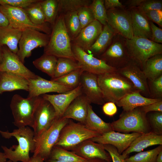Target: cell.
Returning a JSON list of instances; mask_svg holds the SVG:
<instances>
[{
  "label": "cell",
  "instance_id": "obj_1",
  "mask_svg": "<svg viewBox=\"0 0 162 162\" xmlns=\"http://www.w3.org/2000/svg\"><path fill=\"white\" fill-rule=\"evenodd\" d=\"M0 134L6 139L14 137L18 142V145L10 148L2 146L7 159L12 162H28L29 160V152H34L35 146L34 132L30 127L18 128L11 132L0 130Z\"/></svg>",
  "mask_w": 162,
  "mask_h": 162
},
{
  "label": "cell",
  "instance_id": "obj_2",
  "mask_svg": "<svg viewBox=\"0 0 162 162\" xmlns=\"http://www.w3.org/2000/svg\"><path fill=\"white\" fill-rule=\"evenodd\" d=\"M44 53L57 58H66L76 60L72 50L71 40L66 28L63 14H58L52 27L50 40L44 47Z\"/></svg>",
  "mask_w": 162,
  "mask_h": 162
},
{
  "label": "cell",
  "instance_id": "obj_3",
  "mask_svg": "<svg viewBox=\"0 0 162 162\" xmlns=\"http://www.w3.org/2000/svg\"><path fill=\"white\" fill-rule=\"evenodd\" d=\"M98 81L105 103L115 104L127 94L139 92L130 81L117 72L98 75Z\"/></svg>",
  "mask_w": 162,
  "mask_h": 162
},
{
  "label": "cell",
  "instance_id": "obj_4",
  "mask_svg": "<svg viewBox=\"0 0 162 162\" xmlns=\"http://www.w3.org/2000/svg\"><path fill=\"white\" fill-rule=\"evenodd\" d=\"M41 98L40 96L25 98L18 94L13 95L10 107L15 126L18 128L26 126L32 128L35 112Z\"/></svg>",
  "mask_w": 162,
  "mask_h": 162
},
{
  "label": "cell",
  "instance_id": "obj_5",
  "mask_svg": "<svg viewBox=\"0 0 162 162\" xmlns=\"http://www.w3.org/2000/svg\"><path fill=\"white\" fill-rule=\"evenodd\" d=\"M111 124L114 131L124 133L132 132L142 134L151 131L146 114L141 107L123 111L118 120Z\"/></svg>",
  "mask_w": 162,
  "mask_h": 162
},
{
  "label": "cell",
  "instance_id": "obj_6",
  "mask_svg": "<svg viewBox=\"0 0 162 162\" xmlns=\"http://www.w3.org/2000/svg\"><path fill=\"white\" fill-rule=\"evenodd\" d=\"M127 50L131 60L142 70L146 61L155 55L162 54V44L147 38L134 36L126 39Z\"/></svg>",
  "mask_w": 162,
  "mask_h": 162
},
{
  "label": "cell",
  "instance_id": "obj_7",
  "mask_svg": "<svg viewBox=\"0 0 162 162\" xmlns=\"http://www.w3.org/2000/svg\"><path fill=\"white\" fill-rule=\"evenodd\" d=\"M100 135L88 129L83 124L69 120L62 129L55 146L71 150L83 141Z\"/></svg>",
  "mask_w": 162,
  "mask_h": 162
},
{
  "label": "cell",
  "instance_id": "obj_8",
  "mask_svg": "<svg viewBox=\"0 0 162 162\" xmlns=\"http://www.w3.org/2000/svg\"><path fill=\"white\" fill-rule=\"evenodd\" d=\"M69 120L62 117L57 118L49 128L34 140L35 149L33 156L39 155L44 161L49 159L51 151L58 140L62 129Z\"/></svg>",
  "mask_w": 162,
  "mask_h": 162
},
{
  "label": "cell",
  "instance_id": "obj_9",
  "mask_svg": "<svg viewBox=\"0 0 162 162\" xmlns=\"http://www.w3.org/2000/svg\"><path fill=\"white\" fill-rule=\"evenodd\" d=\"M117 70L127 64L131 60L126 43V39L116 34L105 51L98 58Z\"/></svg>",
  "mask_w": 162,
  "mask_h": 162
},
{
  "label": "cell",
  "instance_id": "obj_10",
  "mask_svg": "<svg viewBox=\"0 0 162 162\" xmlns=\"http://www.w3.org/2000/svg\"><path fill=\"white\" fill-rule=\"evenodd\" d=\"M0 10L8 19L12 27L23 30L26 28L34 29L50 35L52 27L47 23L41 25L33 23L28 16L25 9L7 5H0Z\"/></svg>",
  "mask_w": 162,
  "mask_h": 162
},
{
  "label": "cell",
  "instance_id": "obj_11",
  "mask_svg": "<svg viewBox=\"0 0 162 162\" xmlns=\"http://www.w3.org/2000/svg\"><path fill=\"white\" fill-rule=\"evenodd\" d=\"M50 35L34 29L26 28L22 30L17 55L23 63L30 56L32 51L38 47H45L48 43Z\"/></svg>",
  "mask_w": 162,
  "mask_h": 162
},
{
  "label": "cell",
  "instance_id": "obj_12",
  "mask_svg": "<svg viewBox=\"0 0 162 162\" xmlns=\"http://www.w3.org/2000/svg\"><path fill=\"white\" fill-rule=\"evenodd\" d=\"M71 46L75 60L83 71L97 75L117 72L116 69L103 60L88 53L76 45L71 44Z\"/></svg>",
  "mask_w": 162,
  "mask_h": 162
},
{
  "label": "cell",
  "instance_id": "obj_13",
  "mask_svg": "<svg viewBox=\"0 0 162 162\" xmlns=\"http://www.w3.org/2000/svg\"><path fill=\"white\" fill-rule=\"evenodd\" d=\"M107 23L117 34L127 39L134 36L130 11L126 8H115L106 10Z\"/></svg>",
  "mask_w": 162,
  "mask_h": 162
},
{
  "label": "cell",
  "instance_id": "obj_14",
  "mask_svg": "<svg viewBox=\"0 0 162 162\" xmlns=\"http://www.w3.org/2000/svg\"><path fill=\"white\" fill-rule=\"evenodd\" d=\"M57 118L55 110L52 105L41 97L34 116L32 128L34 140L49 128Z\"/></svg>",
  "mask_w": 162,
  "mask_h": 162
},
{
  "label": "cell",
  "instance_id": "obj_15",
  "mask_svg": "<svg viewBox=\"0 0 162 162\" xmlns=\"http://www.w3.org/2000/svg\"><path fill=\"white\" fill-rule=\"evenodd\" d=\"M3 56L0 65V72H6L16 74L28 80L37 78L38 76L26 68L16 54L6 46H3Z\"/></svg>",
  "mask_w": 162,
  "mask_h": 162
},
{
  "label": "cell",
  "instance_id": "obj_16",
  "mask_svg": "<svg viewBox=\"0 0 162 162\" xmlns=\"http://www.w3.org/2000/svg\"><path fill=\"white\" fill-rule=\"evenodd\" d=\"M141 134L135 132L131 134L121 133L112 131L90 139L101 144L113 146L116 148L118 153L122 154L132 142Z\"/></svg>",
  "mask_w": 162,
  "mask_h": 162
},
{
  "label": "cell",
  "instance_id": "obj_17",
  "mask_svg": "<svg viewBox=\"0 0 162 162\" xmlns=\"http://www.w3.org/2000/svg\"><path fill=\"white\" fill-rule=\"evenodd\" d=\"M117 72L130 81L136 88L146 97L151 96L147 79L140 67L131 60Z\"/></svg>",
  "mask_w": 162,
  "mask_h": 162
},
{
  "label": "cell",
  "instance_id": "obj_18",
  "mask_svg": "<svg viewBox=\"0 0 162 162\" xmlns=\"http://www.w3.org/2000/svg\"><path fill=\"white\" fill-rule=\"evenodd\" d=\"M98 76L83 72L81 76L80 85L82 94L86 97L90 104L102 105L105 102L98 83Z\"/></svg>",
  "mask_w": 162,
  "mask_h": 162
},
{
  "label": "cell",
  "instance_id": "obj_19",
  "mask_svg": "<svg viewBox=\"0 0 162 162\" xmlns=\"http://www.w3.org/2000/svg\"><path fill=\"white\" fill-rule=\"evenodd\" d=\"M79 156L85 159L99 158L111 162L109 154L103 145L95 142L90 139L85 140L71 150Z\"/></svg>",
  "mask_w": 162,
  "mask_h": 162
},
{
  "label": "cell",
  "instance_id": "obj_20",
  "mask_svg": "<svg viewBox=\"0 0 162 162\" xmlns=\"http://www.w3.org/2000/svg\"><path fill=\"white\" fill-rule=\"evenodd\" d=\"M28 97H37L46 93L56 92L62 93L72 89L53 81L49 80L38 76L34 79L29 80Z\"/></svg>",
  "mask_w": 162,
  "mask_h": 162
},
{
  "label": "cell",
  "instance_id": "obj_21",
  "mask_svg": "<svg viewBox=\"0 0 162 162\" xmlns=\"http://www.w3.org/2000/svg\"><path fill=\"white\" fill-rule=\"evenodd\" d=\"M82 94L80 85L76 88L63 93L56 94H44L41 97L47 100L54 108L57 118H61L72 102Z\"/></svg>",
  "mask_w": 162,
  "mask_h": 162
},
{
  "label": "cell",
  "instance_id": "obj_22",
  "mask_svg": "<svg viewBox=\"0 0 162 162\" xmlns=\"http://www.w3.org/2000/svg\"><path fill=\"white\" fill-rule=\"evenodd\" d=\"M103 27L99 21L95 20L82 29L78 36L71 41V44L87 52L101 33Z\"/></svg>",
  "mask_w": 162,
  "mask_h": 162
},
{
  "label": "cell",
  "instance_id": "obj_23",
  "mask_svg": "<svg viewBox=\"0 0 162 162\" xmlns=\"http://www.w3.org/2000/svg\"><path fill=\"white\" fill-rule=\"evenodd\" d=\"M130 12L134 36L150 40L152 32L149 21L140 7L128 9Z\"/></svg>",
  "mask_w": 162,
  "mask_h": 162
},
{
  "label": "cell",
  "instance_id": "obj_24",
  "mask_svg": "<svg viewBox=\"0 0 162 162\" xmlns=\"http://www.w3.org/2000/svg\"><path fill=\"white\" fill-rule=\"evenodd\" d=\"M89 104L90 103L86 97L82 94L72 102L62 117L74 119L84 124L87 115Z\"/></svg>",
  "mask_w": 162,
  "mask_h": 162
},
{
  "label": "cell",
  "instance_id": "obj_25",
  "mask_svg": "<svg viewBox=\"0 0 162 162\" xmlns=\"http://www.w3.org/2000/svg\"><path fill=\"white\" fill-rule=\"evenodd\" d=\"M162 145V135L152 131L141 134L136 138L122 153L126 158L133 152H140L146 148L154 145Z\"/></svg>",
  "mask_w": 162,
  "mask_h": 162
},
{
  "label": "cell",
  "instance_id": "obj_26",
  "mask_svg": "<svg viewBox=\"0 0 162 162\" xmlns=\"http://www.w3.org/2000/svg\"><path fill=\"white\" fill-rule=\"evenodd\" d=\"M29 80L21 76L6 72H0V94L18 90L28 91Z\"/></svg>",
  "mask_w": 162,
  "mask_h": 162
},
{
  "label": "cell",
  "instance_id": "obj_27",
  "mask_svg": "<svg viewBox=\"0 0 162 162\" xmlns=\"http://www.w3.org/2000/svg\"><path fill=\"white\" fill-rule=\"evenodd\" d=\"M162 100V98H153L145 97L139 92L127 94L115 104L122 107L124 112L131 111L135 108L146 106Z\"/></svg>",
  "mask_w": 162,
  "mask_h": 162
},
{
  "label": "cell",
  "instance_id": "obj_28",
  "mask_svg": "<svg viewBox=\"0 0 162 162\" xmlns=\"http://www.w3.org/2000/svg\"><path fill=\"white\" fill-rule=\"evenodd\" d=\"M116 34L106 23L103 26L102 32L87 52L98 58L107 48Z\"/></svg>",
  "mask_w": 162,
  "mask_h": 162
},
{
  "label": "cell",
  "instance_id": "obj_29",
  "mask_svg": "<svg viewBox=\"0 0 162 162\" xmlns=\"http://www.w3.org/2000/svg\"><path fill=\"white\" fill-rule=\"evenodd\" d=\"M22 31L10 25L6 27L0 28V44L6 46L11 52L17 54L19 50L18 44Z\"/></svg>",
  "mask_w": 162,
  "mask_h": 162
},
{
  "label": "cell",
  "instance_id": "obj_30",
  "mask_svg": "<svg viewBox=\"0 0 162 162\" xmlns=\"http://www.w3.org/2000/svg\"><path fill=\"white\" fill-rule=\"evenodd\" d=\"M84 124L88 129L100 134L114 131L111 123L106 122L98 116L90 104L88 105L87 115Z\"/></svg>",
  "mask_w": 162,
  "mask_h": 162
},
{
  "label": "cell",
  "instance_id": "obj_31",
  "mask_svg": "<svg viewBox=\"0 0 162 162\" xmlns=\"http://www.w3.org/2000/svg\"><path fill=\"white\" fill-rule=\"evenodd\" d=\"M142 70L149 80H154L162 75V54L155 55L148 59Z\"/></svg>",
  "mask_w": 162,
  "mask_h": 162
},
{
  "label": "cell",
  "instance_id": "obj_32",
  "mask_svg": "<svg viewBox=\"0 0 162 162\" xmlns=\"http://www.w3.org/2000/svg\"><path fill=\"white\" fill-rule=\"evenodd\" d=\"M58 58L56 57L44 54L39 58L33 62L34 66L38 69L53 78Z\"/></svg>",
  "mask_w": 162,
  "mask_h": 162
},
{
  "label": "cell",
  "instance_id": "obj_33",
  "mask_svg": "<svg viewBox=\"0 0 162 162\" xmlns=\"http://www.w3.org/2000/svg\"><path fill=\"white\" fill-rule=\"evenodd\" d=\"M63 14L65 25L72 41L78 36L82 29L77 12H70Z\"/></svg>",
  "mask_w": 162,
  "mask_h": 162
},
{
  "label": "cell",
  "instance_id": "obj_34",
  "mask_svg": "<svg viewBox=\"0 0 162 162\" xmlns=\"http://www.w3.org/2000/svg\"><path fill=\"white\" fill-rule=\"evenodd\" d=\"M49 159L68 162H84L86 159L77 155L72 151L60 147L55 146L52 148Z\"/></svg>",
  "mask_w": 162,
  "mask_h": 162
},
{
  "label": "cell",
  "instance_id": "obj_35",
  "mask_svg": "<svg viewBox=\"0 0 162 162\" xmlns=\"http://www.w3.org/2000/svg\"><path fill=\"white\" fill-rule=\"evenodd\" d=\"M80 68H81V67L76 60L66 58H58L54 77L51 79L62 76Z\"/></svg>",
  "mask_w": 162,
  "mask_h": 162
},
{
  "label": "cell",
  "instance_id": "obj_36",
  "mask_svg": "<svg viewBox=\"0 0 162 162\" xmlns=\"http://www.w3.org/2000/svg\"><path fill=\"white\" fill-rule=\"evenodd\" d=\"M40 3L45 18V21L52 27L58 14V0H40Z\"/></svg>",
  "mask_w": 162,
  "mask_h": 162
},
{
  "label": "cell",
  "instance_id": "obj_37",
  "mask_svg": "<svg viewBox=\"0 0 162 162\" xmlns=\"http://www.w3.org/2000/svg\"><path fill=\"white\" fill-rule=\"evenodd\" d=\"M83 72L82 69L80 68L62 76L51 79V80L74 89L80 85L81 76Z\"/></svg>",
  "mask_w": 162,
  "mask_h": 162
},
{
  "label": "cell",
  "instance_id": "obj_38",
  "mask_svg": "<svg viewBox=\"0 0 162 162\" xmlns=\"http://www.w3.org/2000/svg\"><path fill=\"white\" fill-rule=\"evenodd\" d=\"M92 0H58V14L77 11L80 8L88 6Z\"/></svg>",
  "mask_w": 162,
  "mask_h": 162
},
{
  "label": "cell",
  "instance_id": "obj_39",
  "mask_svg": "<svg viewBox=\"0 0 162 162\" xmlns=\"http://www.w3.org/2000/svg\"><path fill=\"white\" fill-rule=\"evenodd\" d=\"M162 150V145L152 149L140 152L125 159L127 162H156L157 157Z\"/></svg>",
  "mask_w": 162,
  "mask_h": 162
},
{
  "label": "cell",
  "instance_id": "obj_40",
  "mask_svg": "<svg viewBox=\"0 0 162 162\" xmlns=\"http://www.w3.org/2000/svg\"><path fill=\"white\" fill-rule=\"evenodd\" d=\"M40 0L24 8L31 21L34 24L41 25L45 22V18L40 3Z\"/></svg>",
  "mask_w": 162,
  "mask_h": 162
},
{
  "label": "cell",
  "instance_id": "obj_41",
  "mask_svg": "<svg viewBox=\"0 0 162 162\" xmlns=\"http://www.w3.org/2000/svg\"><path fill=\"white\" fill-rule=\"evenodd\" d=\"M88 6L95 20L103 26L106 25L107 22V18L106 10L104 6V0H92Z\"/></svg>",
  "mask_w": 162,
  "mask_h": 162
},
{
  "label": "cell",
  "instance_id": "obj_42",
  "mask_svg": "<svg viewBox=\"0 0 162 162\" xmlns=\"http://www.w3.org/2000/svg\"><path fill=\"white\" fill-rule=\"evenodd\" d=\"M147 118L151 131L158 135H162V112L152 113Z\"/></svg>",
  "mask_w": 162,
  "mask_h": 162
},
{
  "label": "cell",
  "instance_id": "obj_43",
  "mask_svg": "<svg viewBox=\"0 0 162 162\" xmlns=\"http://www.w3.org/2000/svg\"><path fill=\"white\" fill-rule=\"evenodd\" d=\"M77 12L82 29L95 20L88 6L82 7Z\"/></svg>",
  "mask_w": 162,
  "mask_h": 162
},
{
  "label": "cell",
  "instance_id": "obj_44",
  "mask_svg": "<svg viewBox=\"0 0 162 162\" xmlns=\"http://www.w3.org/2000/svg\"><path fill=\"white\" fill-rule=\"evenodd\" d=\"M149 91L154 98H160L162 97V75L153 80H149Z\"/></svg>",
  "mask_w": 162,
  "mask_h": 162
},
{
  "label": "cell",
  "instance_id": "obj_45",
  "mask_svg": "<svg viewBox=\"0 0 162 162\" xmlns=\"http://www.w3.org/2000/svg\"><path fill=\"white\" fill-rule=\"evenodd\" d=\"M38 0H0V5H7L13 7L25 8Z\"/></svg>",
  "mask_w": 162,
  "mask_h": 162
},
{
  "label": "cell",
  "instance_id": "obj_46",
  "mask_svg": "<svg viewBox=\"0 0 162 162\" xmlns=\"http://www.w3.org/2000/svg\"><path fill=\"white\" fill-rule=\"evenodd\" d=\"M140 8L144 11L149 10H162L161 0H143Z\"/></svg>",
  "mask_w": 162,
  "mask_h": 162
},
{
  "label": "cell",
  "instance_id": "obj_47",
  "mask_svg": "<svg viewBox=\"0 0 162 162\" xmlns=\"http://www.w3.org/2000/svg\"><path fill=\"white\" fill-rule=\"evenodd\" d=\"M105 149L109 154L112 162H127L126 158L118 153L116 148L110 144L103 145Z\"/></svg>",
  "mask_w": 162,
  "mask_h": 162
},
{
  "label": "cell",
  "instance_id": "obj_48",
  "mask_svg": "<svg viewBox=\"0 0 162 162\" xmlns=\"http://www.w3.org/2000/svg\"><path fill=\"white\" fill-rule=\"evenodd\" d=\"M144 12L149 21L162 27V10H153Z\"/></svg>",
  "mask_w": 162,
  "mask_h": 162
},
{
  "label": "cell",
  "instance_id": "obj_49",
  "mask_svg": "<svg viewBox=\"0 0 162 162\" xmlns=\"http://www.w3.org/2000/svg\"><path fill=\"white\" fill-rule=\"evenodd\" d=\"M152 32L151 40L155 43L161 44L162 43V29L157 26L151 21H149Z\"/></svg>",
  "mask_w": 162,
  "mask_h": 162
},
{
  "label": "cell",
  "instance_id": "obj_50",
  "mask_svg": "<svg viewBox=\"0 0 162 162\" xmlns=\"http://www.w3.org/2000/svg\"><path fill=\"white\" fill-rule=\"evenodd\" d=\"M104 113L107 116H112L116 114L117 109L115 103L112 102L105 103L102 106Z\"/></svg>",
  "mask_w": 162,
  "mask_h": 162
},
{
  "label": "cell",
  "instance_id": "obj_51",
  "mask_svg": "<svg viewBox=\"0 0 162 162\" xmlns=\"http://www.w3.org/2000/svg\"><path fill=\"white\" fill-rule=\"evenodd\" d=\"M141 107L146 114L151 111L162 112V100Z\"/></svg>",
  "mask_w": 162,
  "mask_h": 162
},
{
  "label": "cell",
  "instance_id": "obj_52",
  "mask_svg": "<svg viewBox=\"0 0 162 162\" xmlns=\"http://www.w3.org/2000/svg\"><path fill=\"white\" fill-rule=\"evenodd\" d=\"M104 6L106 10L115 8H126L118 0H104Z\"/></svg>",
  "mask_w": 162,
  "mask_h": 162
},
{
  "label": "cell",
  "instance_id": "obj_53",
  "mask_svg": "<svg viewBox=\"0 0 162 162\" xmlns=\"http://www.w3.org/2000/svg\"><path fill=\"white\" fill-rule=\"evenodd\" d=\"M143 0H128L123 4L127 9L140 7Z\"/></svg>",
  "mask_w": 162,
  "mask_h": 162
},
{
  "label": "cell",
  "instance_id": "obj_54",
  "mask_svg": "<svg viewBox=\"0 0 162 162\" xmlns=\"http://www.w3.org/2000/svg\"><path fill=\"white\" fill-rule=\"evenodd\" d=\"M9 25V23L7 17L0 10V28L6 27Z\"/></svg>",
  "mask_w": 162,
  "mask_h": 162
},
{
  "label": "cell",
  "instance_id": "obj_55",
  "mask_svg": "<svg viewBox=\"0 0 162 162\" xmlns=\"http://www.w3.org/2000/svg\"><path fill=\"white\" fill-rule=\"evenodd\" d=\"M44 159L40 156L37 155L30 158L28 162H44Z\"/></svg>",
  "mask_w": 162,
  "mask_h": 162
},
{
  "label": "cell",
  "instance_id": "obj_56",
  "mask_svg": "<svg viewBox=\"0 0 162 162\" xmlns=\"http://www.w3.org/2000/svg\"><path fill=\"white\" fill-rule=\"evenodd\" d=\"M84 162H107L106 160L99 158L86 160Z\"/></svg>",
  "mask_w": 162,
  "mask_h": 162
},
{
  "label": "cell",
  "instance_id": "obj_57",
  "mask_svg": "<svg viewBox=\"0 0 162 162\" xmlns=\"http://www.w3.org/2000/svg\"><path fill=\"white\" fill-rule=\"evenodd\" d=\"M7 158L4 152H1L0 150V162H6Z\"/></svg>",
  "mask_w": 162,
  "mask_h": 162
},
{
  "label": "cell",
  "instance_id": "obj_58",
  "mask_svg": "<svg viewBox=\"0 0 162 162\" xmlns=\"http://www.w3.org/2000/svg\"><path fill=\"white\" fill-rule=\"evenodd\" d=\"M156 162H162V150L158 154L156 160Z\"/></svg>",
  "mask_w": 162,
  "mask_h": 162
},
{
  "label": "cell",
  "instance_id": "obj_59",
  "mask_svg": "<svg viewBox=\"0 0 162 162\" xmlns=\"http://www.w3.org/2000/svg\"><path fill=\"white\" fill-rule=\"evenodd\" d=\"M3 46L0 44V65L2 63L3 60Z\"/></svg>",
  "mask_w": 162,
  "mask_h": 162
},
{
  "label": "cell",
  "instance_id": "obj_60",
  "mask_svg": "<svg viewBox=\"0 0 162 162\" xmlns=\"http://www.w3.org/2000/svg\"><path fill=\"white\" fill-rule=\"evenodd\" d=\"M48 162H68L65 161H60L56 160H52L49 159Z\"/></svg>",
  "mask_w": 162,
  "mask_h": 162
},
{
  "label": "cell",
  "instance_id": "obj_61",
  "mask_svg": "<svg viewBox=\"0 0 162 162\" xmlns=\"http://www.w3.org/2000/svg\"><path fill=\"white\" fill-rule=\"evenodd\" d=\"M6 162H12L10 160H7V161Z\"/></svg>",
  "mask_w": 162,
  "mask_h": 162
}]
</instances>
